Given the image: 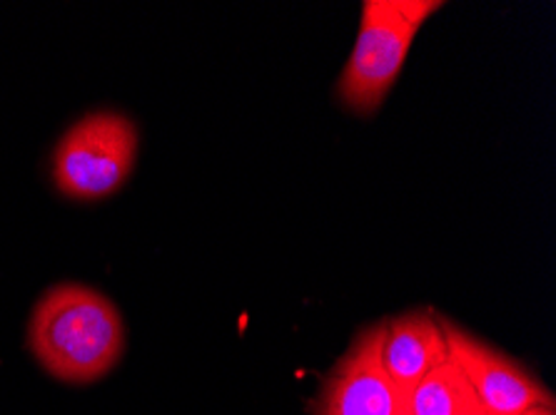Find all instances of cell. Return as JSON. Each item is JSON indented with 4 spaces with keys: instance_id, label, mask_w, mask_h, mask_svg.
Segmentation results:
<instances>
[{
    "instance_id": "5",
    "label": "cell",
    "mask_w": 556,
    "mask_h": 415,
    "mask_svg": "<svg viewBox=\"0 0 556 415\" xmlns=\"http://www.w3.org/2000/svg\"><path fill=\"white\" fill-rule=\"evenodd\" d=\"M440 321L450 359L457 363L490 415H521L534 405H554L549 388L519 361L471 336L452 319L440 316Z\"/></svg>"
},
{
    "instance_id": "1",
    "label": "cell",
    "mask_w": 556,
    "mask_h": 415,
    "mask_svg": "<svg viewBox=\"0 0 556 415\" xmlns=\"http://www.w3.org/2000/svg\"><path fill=\"white\" fill-rule=\"evenodd\" d=\"M28 346L50 376L86 386L117 366L125 324L108 296L83 284H58L33 309Z\"/></svg>"
},
{
    "instance_id": "9",
    "label": "cell",
    "mask_w": 556,
    "mask_h": 415,
    "mask_svg": "<svg viewBox=\"0 0 556 415\" xmlns=\"http://www.w3.org/2000/svg\"><path fill=\"white\" fill-rule=\"evenodd\" d=\"M397 415H409V413H407V411H400V413H397Z\"/></svg>"
},
{
    "instance_id": "6",
    "label": "cell",
    "mask_w": 556,
    "mask_h": 415,
    "mask_svg": "<svg viewBox=\"0 0 556 415\" xmlns=\"http://www.w3.org/2000/svg\"><path fill=\"white\" fill-rule=\"evenodd\" d=\"M446 359L450 351H446L440 313L434 309L419 307L387 319L382 363L404 408L412 391Z\"/></svg>"
},
{
    "instance_id": "2",
    "label": "cell",
    "mask_w": 556,
    "mask_h": 415,
    "mask_svg": "<svg viewBox=\"0 0 556 415\" xmlns=\"http://www.w3.org/2000/svg\"><path fill=\"white\" fill-rule=\"evenodd\" d=\"M440 0H365L355 48L337 80V100L350 113L369 117L384 105L415 38Z\"/></svg>"
},
{
    "instance_id": "4",
    "label": "cell",
    "mask_w": 556,
    "mask_h": 415,
    "mask_svg": "<svg viewBox=\"0 0 556 415\" xmlns=\"http://www.w3.org/2000/svg\"><path fill=\"white\" fill-rule=\"evenodd\" d=\"M387 319L362 328L323 380L312 415H397L404 408L382 363Z\"/></svg>"
},
{
    "instance_id": "7",
    "label": "cell",
    "mask_w": 556,
    "mask_h": 415,
    "mask_svg": "<svg viewBox=\"0 0 556 415\" xmlns=\"http://www.w3.org/2000/svg\"><path fill=\"white\" fill-rule=\"evenodd\" d=\"M409 415H490L457 363L446 359L429 374L407 401Z\"/></svg>"
},
{
    "instance_id": "3",
    "label": "cell",
    "mask_w": 556,
    "mask_h": 415,
    "mask_svg": "<svg viewBox=\"0 0 556 415\" xmlns=\"http://www.w3.org/2000/svg\"><path fill=\"white\" fill-rule=\"evenodd\" d=\"M140 134L128 115L98 109L80 117L53 152V182L78 202L111 197L128 182L138 159Z\"/></svg>"
},
{
    "instance_id": "8",
    "label": "cell",
    "mask_w": 556,
    "mask_h": 415,
    "mask_svg": "<svg viewBox=\"0 0 556 415\" xmlns=\"http://www.w3.org/2000/svg\"><path fill=\"white\" fill-rule=\"evenodd\" d=\"M521 415H556L554 405H534V408H527Z\"/></svg>"
}]
</instances>
